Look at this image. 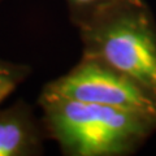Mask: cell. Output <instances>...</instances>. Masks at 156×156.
<instances>
[{"mask_svg":"<svg viewBox=\"0 0 156 156\" xmlns=\"http://www.w3.org/2000/svg\"><path fill=\"white\" fill-rule=\"evenodd\" d=\"M42 126L65 156L133 155L156 133V120L135 112L41 92Z\"/></svg>","mask_w":156,"mask_h":156,"instance_id":"obj_1","label":"cell"},{"mask_svg":"<svg viewBox=\"0 0 156 156\" xmlns=\"http://www.w3.org/2000/svg\"><path fill=\"white\" fill-rule=\"evenodd\" d=\"M78 31L82 56L104 62L156 96V20L144 0H119Z\"/></svg>","mask_w":156,"mask_h":156,"instance_id":"obj_2","label":"cell"},{"mask_svg":"<svg viewBox=\"0 0 156 156\" xmlns=\"http://www.w3.org/2000/svg\"><path fill=\"white\" fill-rule=\"evenodd\" d=\"M41 92L135 112L156 120V96L138 82L96 58L81 56L65 74L48 81Z\"/></svg>","mask_w":156,"mask_h":156,"instance_id":"obj_3","label":"cell"},{"mask_svg":"<svg viewBox=\"0 0 156 156\" xmlns=\"http://www.w3.org/2000/svg\"><path fill=\"white\" fill-rule=\"evenodd\" d=\"M47 139L42 121L25 100L0 107V156H37Z\"/></svg>","mask_w":156,"mask_h":156,"instance_id":"obj_4","label":"cell"},{"mask_svg":"<svg viewBox=\"0 0 156 156\" xmlns=\"http://www.w3.org/2000/svg\"><path fill=\"white\" fill-rule=\"evenodd\" d=\"M30 73L31 68L27 64L8 61L0 57V105L30 76Z\"/></svg>","mask_w":156,"mask_h":156,"instance_id":"obj_5","label":"cell"},{"mask_svg":"<svg viewBox=\"0 0 156 156\" xmlns=\"http://www.w3.org/2000/svg\"><path fill=\"white\" fill-rule=\"evenodd\" d=\"M70 22L77 29L86 23L101 9L109 7L119 0H65Z\"/></svg>","mask_w":156,"mask_h":156,"instance_id":"obj_6","label":"cell"}]
</instances>
